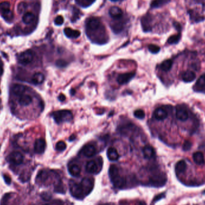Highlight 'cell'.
Instances as JSON below:
<instances>
[{"label":"cell","instance_id":"6da1fadb","mask_svg":"<svg viewBox=\"0 0 205 205\" xmlns=\"http://www.w3.org/2000/svg\"><path fill=\"white\" fill-rule=\"evenodd\" d=\"M109 175L110 179L114 186L118 188H122L125 187L126 184V181L124 178L121 176L118 168L115 165H111L109 170Z\"/></svg>","mask_w":205,"mask_h":205},{"label":"cell","instance_id":"7a4b0ae2","mask_svg":"<svg viewBox=\"0 0 205 205\" xmlns=\"http://www.w3.org/2000/svg\"><path fill=\"white\" fill-rule=\"evenodd\" d=\"M53 120L57 124L71 121L73 120V114L68 110H60L52 114Z\"/></svg>","mask_w":205,"mask_h":205},{"label":"cell","instance_id":"3957f363","mask_svg":"<svg viewBox=\"0 0 205 205\" xmlns=\"http://www.w3.org/2000/svg\"><path fill=\"white\" fill-rule=\"evenodd\" d=\"M69 186L70 193L74 198L77 199H82L85 196L81 183H78L73 181H70Z\"/></svg>","mask_w":205,"mask_h":205},{"label":"cell","instance_id":"277c9868","mask_svg":"<svg viewBox=\"0 0 205 205\" xmlns=\"http://www.w3.org/2000/svg\"><path fill=\"white\" fill-rule=\"evenodd\" d=\"M167 181V177L163 173L153 175L149 178V183L152 187H161L164 186Z\"/></svg>","mask_w":205,"mask_h":205},{"label":"cell","instance_id":"5b68a950","mask_svg":"<svg viewBox=\"0 0 205 205\" xmlns=\"http://www.w3.org/2000/svg\"><path fill=\"white\" fill-rule=\"evenodd\" d=\"M10 5L7 1L0 3V12L4 19L7 21H11L13 18V14L10 10Z\"/></svg>","mask_w":205,"mask_h":205},{"label":"cell","instance_id":"8992f818","mask_svg":"<svg viewBox=\"0 0 205 205\" xmlns=\"http://www.w3.org/2000/svg\"><path fill=\"white\" fill-rule=\"evenodd\" d=\"M94 179L91 178H85L81 183L85 196L88 195L94 188Z\"/></svg>","mask_w":205,"mask_h":205},{"label":"cell","instance_id":"52a82bcc","mask_svg":"<svg viewBox=\"0 0 205 205\" xmlns=\"http://www.w3.org/2000/svg\"><path fill=\"white\" fill-rule=\"evenodd\" d=\"M34 58V53L31 50H27L19 56V62L22 65H27L32 62Z\"/></svg>","mask_w":205,"mask_h":205},{"label":"cell","instance_id":"ba28073f","mask_svg":"<svg viewBox=\"0 0 205 205\" xmlns=\"http://www.w3.org/2000/svg\"><path fill=\"white\" fill-rule=\"evenodd\" d=\"M8 161L15 165L22 164L23 161V156L21 153L19 152H12L8 155Z\"/></svg>","mask_w":205,"mask_h":205},{"label":"cell","instance_id":"9c48e42d","mask_svg":"<svg viewBox=\"0 0 205 205\" xmlns=\"http://www.w3.org/2000/svg\"><path fill=\"white\" fill-rule=\"evenodd\" d=\"M101 27V22L99 19L95 17L90 18L86 23V28L90 31L98 30Z\"/></svg>","mask_w":205,"mask_h":205},{"label":"cell","instance_id":"30bf717a","mask_svg":"<svg viewBox=\"0 0 205 205\" xmlns=\"http://www.w3.org/2000/svg\"><path fill=\"white\" fill-rule=\"evenodd\" d=\"M135 75L136 74L134 72H129L121 74L117 77V82L120 85L127 84L135 76Z\"/></svg>","mask_w":205,"mask_h":205},{"label":"cell","instance_id":"8fae6325","mask_svg":"<svg viewBox=\"0 0 205 205\" xmlns=\"http://www.w3.org/2000/svg\"><path fill=\"white\" fill-rule=\"evenodd\" d=\"M45 140L43 139H37L34 144V151L38 154H41L45 152L46 149Z\"/></svg>","mask_w":205,"mask_h":205},{"label":"cell","instance_id":"7c38bea8","mask_svg":"<svg viewBox=\"0 0 205 205\" xmlns=\"http://www.w3.org/2000/svg\"><path fill=\"white\" fill-rule=\"evenodd\" d=\"M176 116L177 119L181 121H185L188 118V112L185 108L182 107H178L176 108Z\"/></svg>","mask_w":205,"mask_h":205},{"label":"cell","instance_id":"4fadbf2b","mask_svg":"<svg viewBox=\"0 0 205 205\" xmlns=\"http://www.w3.org/2000/svg\"><path fill=\"white\" fill-rule=\"evenodd\" d=\"M167 116L168 114L167 111L161 107L157 108L154 112V117L158 121H163L166 119Z\"/></svg>","mask_w":205,"mask_h":205},{"label":"cell","instance_id":"5bb4252c","mask_svg":"<svg viewBox=\"0 0 205 205\" xmlns=\"http://www.w3.org/2000/svg\"><path fill=\"white\" fill-rule=\"evenodd\" d=\"M96 148L91 144L85 145L82 149L83 154L86 157H92L96 154Z\"/></svg>","mask_w":205,"mask_h":205},{"label":"cell","instance_id":"9a60e30c","mask_svg":"<svg viewBox=\"0 0 205 205\" xmlns=\"http://www.w3.org/2000/svg\"><path fill=\"white\" fill-rule=\"evenodd\" d=\"M107 155L109 159L112 161H117L120 158V155L117 151L116 149L114 147H110L107 149Z\"/></svg>","mask_w":205,"mask_h":205},{"label":"cell","instance_id":"2e32d148","mask_svg":"<svg viewBox=\"0 0 205 205\" xmlns=\"http://www.w3.org/2000/svg\"><path fill=\"white\" fill-rule=\"evenodd\" d=\"M109 13L110 16L115 19H119L122 16L121 9L116 6H114L110 8Z\"/></svg>","mask_w":205,"mask_h":205},{"label":"cell","instance_id":"e0dca14e","mask_svg":"<svg viewBox=\"0 0 205 205\" xmlns=\"http://www.w3.org/2000/svg\"><path fill=\"white\" fill-rule=\"evenodd\" d=\"M143 154L146 159H151L155 155V151L151 146L146 145L143 148Z\"/></svg>","mask_w":205,"mask_h":205},{"label":"cell","instance_id":"ac0fdd59","mask_svg":"<svg viewBox=\"0 0 205 205\" xmlns=\"http://www.w3.org/2000/svg\"><path fill=\"white\" fill-rule=\"evenodd\" d=\"M64 32L67 37L70 38H77L81 35V32L79 31L73 30L71 28H68V27H67L64 29Z\"/></svg>","mask_w":205,"mask_h":205},{"label":"cell","instance_id":"d6986e66","mask_svg":"<svg viewBox=\"0 0 205 205\" xmlns=\"http://www.w3.org/2000/svg\"><path fill=\"white\" fill-rule=\"evenodd\" d=\"M182 79L185 82H191L195 80L196 74L191 71L187 70L183 73Z\"/></svg>","mask_w":205,"mask_h":205},{"label":"cell","instance_id":"ffe728a7","mask_svg":"<svg viewBox=\"0 0 205 205\" xmlns=\"http://www.w3.org/2000/svg\"><path fill=\"white\" fill-rule=\"evenodd\" d=\"M193 159L194 163L198 165H202L205 163V157L202 152H194L193 155Z\"/></svg>","mask_w":205,"mask_h":205},{"label":"cell","instance_id":"44dd1931","mask_svg":"<svg viewBox=\"0 0 205 205\" xmlns=\"http://www.w3.org/2000/svg\"><path fill=\"white\" fill-rule=\"evenodd\" d=\"M98 166L95 161L91 160L87 163L86 165V170L90 173H95L97 172Z\"/></svg>","mask_w":205,"mask_h":205},{"label":"cell","instance_id":"7402d4cb","mask_svg":"<svg viewBox=\"0 0 205 205\" xmlns=\"http://www.w3.org/2000/svg\"><path fill=\"white\" fill-rule=\"evenodd\" d=\"M187 168V164L185 161L181 160L178 161L175 166V171L177 175L181 174L185 172Z\"/></svg>","mask_w":205,"mask_h":205},{"label":"cell","instance_id":"603a6c76","mask_svg":"<svg viewBox=\"0 0 205 205\" xmlns=\"http://www.w3.org/2000/svg\"><path fill=\"white\" fill-rule=\"evenodd\" d=\"M45 81V76L42 73H36L32 77V82L36 85L42 84Z\"/></svg>","mask_w":205,"mask_h":205},{"label":"cell","instance_id":"cb8c5ba5","mask_svg":"<svg viewBox=\"0 0 205 205\" xmlns=\"http://www.w3.org/2000/svg\"><path fill=\"white\" fill-rule=\"evenodd\" d=\"M68 172L71 176L76 177L81 174V168L77 164H72L68 168Z\"/></svg>","mask_w":205,"mask_h":205},{"label":"cell","instance_id":"d4e9b609","mask_svg":"<svg viewBox=\"0 0 205 205\" xmlns=\"http://www.w3.org/2000/svg\"><path fill=\"white\" fill-rule=\"evenodd\" d=\"M32 99L30 95L23 94L21 95L20 98L19 99V103L21 106H28L32 102Z\"/></svg>","mask_w":205,"mask_h":205},{"label":"cell","instance_id":"484cf974","mask_svg":"<svg viewBox=\"0 0 205 205\" xmlns=\"http://www.w3.org/2000/svg\"><path fill=\"white\" fill-rule=\"evenodd\" d=\"M13 92L16 95H22L25 91V86L22 85L16 84L13 87Z\"/></svg>","mask_w":205,"mask_h":205},{"label":"cell","instance_id":"4316f807","mask_svg":"<svg viewBox=\"0 0 205 205\" xmlns=\"http://www.w3.org/2000/svg\"><path fill=\"white\" fill-rule=\"evenodd\" d=\"M35 19V16L32 12L25 13L22 17V21L25 24H30Z\"/></svg>","mask_w":205,"mask_h":205},{"label":"cell","instance_id":"83f0119b","mask_svg":"<svg viewBox=\"0 0 205 205\" xmlns=\"http://www.w3.org/2000/svg\"><path fill=\"white\" fill-rule=\"evenodd\" d=\"M172 65H173V61L171 60H167L163 61L161 64L160 68L164 71H168L171 69Z\"/></svg>","mask_w":205,"mask_h":205},{"label":"cell","instance_id":"f1b7e54d","mask_svg":"<svg viewBox=\"0 0 205 205\" xmlns=\"http://www.w3.org/2000/svg\"><path fill=\"white\" fill-rule=\"evenodd\" d=\"M170 1V0H153L151 4L152 8H159L166 4Z\"/></svg>","mask_w":205,"mask_h":205},{"label":"cell","instance_id":"f546056e","mask_svg":"<svg viewBox=\"0 0 205 205\" xmlns=\"http://www.w3.org/2000/svg\"><path fill=\"white\" fill-rule=\"evenodd\" d=\"M180 38H181V34H180L173 35V36H170L169 38H168L167 42H168V44H170V45L176 44L179 42Z\"/></svg>","mask_w":205,"mask_h":205},{"label":"cell","instance_id":"4dcf8cb0","mask_svg":"<svg viewBox=\"0 0 205 205\" xmlns=\"http://www.w3.org/2000/svg\"><path fill=\"white\" fill-rule=\"evenodd\" d=\"M66 148H67V144L63 141L58 142L56 144V146H55L56 149L58 151H63L66 149Z\"/></svg>","mask_w":205,"mask_h":205},{"label":"cell","instance_id":"1f68e13d","mask_svg":"<svg viewBox=\"0 0 205 205\" xmlns=\"http://www.w3.org/2000/svg\"><path fill=\"white\" fill-rule=\"evenodd\" d=\"M134 115L137 118L142 120V119L144 118V116H145V113H144V111L143 110L138 109V110H136L134 111Z\"/></svg>","mask_w":205,"mask_h":205},{"label":"cell","instance_id":"d6a6232c","mask_svg":"<svg viewBox=\"0 0 205 205\" xmlns=\"http://www.w3.org/2000/svg\"><path fill=\"white\" fill-rule=\"evenodd\" d=\"M149 51L152 53H159L160 51V47L159 46L155 45H149L148 46Z\"/></svg>","mask_w":205,"mask_h":205},{"label":"cell","instance_id":"836d02e7","mask_svg":"<svg viewBox=\"0 0 205 205\" xmlns=\"http://www.w3.org/2000/svg\"><path fill=\"white\" fill-rule=\"evenodd\" d=\"M196 85L198 87H203L205 86V75H203L198 79Z\"/></svg>","mask_w":205,"mask_h":205},{"label":"cell","instance_id":"e575fe53","mask_svg":"<svg viewBox=\"0 0 205 205\" xmlns=\"http://www.w3.org/2000/svg\"><path fill=\"white\" fill-rule=\"evenodd\" d=\"M67 65H68V62L67 61L64 60H62V59L58 60L56 61V66L58 67H60V68L66 67Z\"/></svg>","mask_w":205,"mask_h":205},{"label":"cell","instance_id":"d590c367","mask_svg":"<svg viewBox=\"0 0 205 205\" xmlns=\"http://www.w3.org/2000/svg\"><path fill=\"white\" fill-rule=\"evenodd\" d=\"M95 0H79L78 3L81 4V5L82 6H84V7H87L90 5H91L92 3H93L94 2Z\"/></svg>","mask_w":205,"mask_h":205},{"label":"cell","instance_id":"8d00e7d4","mask_svg":"<svg viewBox=\"0 0 205 205\" xmlns=\"http://www.w3.org/2000/svg\"><path fill=\"white\" fill-rule=\"evenodd\" d=\"M26 7H27V5H26V3L24 2H21L19 4L18 6H17V10H18V12L20 13V14H22L23 13V12L26 9Z\"/></svg>","mask_w":205,"mask_h":205},{"label":"cell","instance_id":"74e56055","mask_svg":"<svg viewBox=\"0 0 205 205\" xmlns=\"http://www.w3.org/2000/svg\"><path fill=\"white\" fill-rule=\"evenodd\" d=\"M192 146V144L191 142H190L189 140H186L184 144H183V150L185 151H189L191 148Z\"/></svg>","mask_w":205,"mask_h":205},{"label":"cell","instance_id":"f35d334b","mask_svg":"<svg viewBox=\"0 0 205 205\" xmlns=\"http://www.w3.org/2000/svg\"><path fill=\"white\" fill-rule=\"evenodd\" d=\"M64 17L62 16H58L54 21V22L56 25H61L64 23Z\"/></svg>","mask_w":205,"mask_h":205},{"label":"cell","instance_id":"ab89813d","mask_svg":"<svg viewBox=\"0 0 205 205\" xmlns=\"http://www.w3.org/2000/svg\"><path fill=\"white\" fill-rule=\"evenodd\" d=\"M4 177V179L6 183L8 184V185H10L12 182V179H11V178L10 176H8L7 175H4L3 176Z\"/></svg>","mask_w":205,"mask_h":205},{"label":"cell","instance_id":"60d3db41","mask_svg":"<svg viewBox=\"0 0 205 205\" xmlns=\"http://www.w3.org/2000/svg\"><path fill=\"white\" fill-rule=\"evenodd\" d=\"M41 198L45 200H49L51 198V196L47 193H44L41 194Z\"/></svg>","mask_w":205,"mask_h":205},{"label":"cell","instance_id":"b9f144b4","mask_svg":"<svg viewBox=\"0 0 205 205\" xmlns=\"http://www.w3.org/2000/svg\"><path fill=\"white\" fill-rule=\"evenodd\" d=\"M164 193L160 194H159L158 196H157L155 198H154V199L153 201H154V202H155L159 200V199H161V198H164Z\"/></svg>","mask_w":205,"mask_h":205},{"label":"cell","instance_id":"7bdbcfd3","mask_svg":"<svg viewBox=\"0 0 205 205\" xmlns=\"http://www.w3.org/2000/svg\"><path fill=\"white\" fill-rule=\"evenodd\" d=\"M58 99H59L61 101H64L66 100V96H65L64 94H61L59 95V97H58Z\"/></svg>","mask_w":205,"mask_h":205},{"label":"cell","instance_id":"ee69618b","mask_svg":"<svg viewBox=\"0 0 205 205\" xmlns=\"http://www.w3.org/2000/svg\"><path fill=\"white\" fill-rule=\"evenodd\" d=\"M135 205H146V203L144 201H139L137 202Z\"/></svg>","mask_w":205,"mask_h":205},{"label":"cell","instance_id":"f6af8a7d","mask_svg":"<svg viewBox=\"0 0 205 205\" xmlns=\"http://www.w3.org/2000/svg\"><path fill=\"white\" fill-rule=\"evenodd\" d=\"M3 73V68L2 66L0 64V76H1Z\"/></svg>","mask_w":205,"mask_h":205},{"label":"cell","instance_id":"bcb514c9","mask_svg":"<svg viewBox=\"0 0 205 205\" xmlns=\"http://www.w3.org/2000/svg\"><path fill=\"white\" fill-rule=\"evenodd\" d=\"M111 1H118V0H111Z\"/></svg>","mask_w":205,"mask_h":205},{"label":"cell","instance_id":"7dc6e473","mask_svg":"<svg viewBox=\"0 0 205 205\" xmlns=\"http://www.w3.org/2000/svg\"><path fill=\"white\" fill-rule=\"evenodd\" d=\"M49 205V204H45V205Z\"/></svg>","mask_w":205,"mask_h":205},{"label":"cell","instance_id":"c3c4849f","mask_svg":"<svg viewBox=\"0 0 205 205\" xmlns=\"http://www.w3.org/2000/svg\"><path fill=\"white\" fill-rule=\"evenodd\" d=\"M0 94H1V91H0Z\"/></svg>","mask_w":205,"mask_h":205}]
</instances>
